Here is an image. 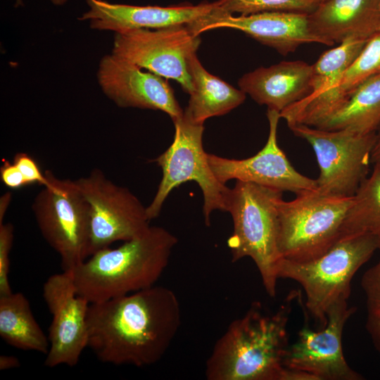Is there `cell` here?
Segmentation results:
<instances>
[{
  "mask_svg": "<svg viewBox=\"0 0 380 380\" xmlns=\"http://www.w3.org/2000/svg\"><path fill=\"white\" fill-rule=\"evenodd\" d=\"M180 324L181 308L176 294L155 285L90 303L88 347L104 363L151 365L165 355Z\"/></svg>",
  "mask_w": 380,
  "mask_h": 380,
  "instance_id": "1",
  "label": "cell"
},
{
  "mask_svg": "<svg viewBox=\"0 0 380 380\" xmlns=\"http://www.w3.org/2000/svg\"><path fill=\"white\" fill-rule=\"evenodd\" d=\"M291 306L267 314L259 303L234 320L205 363L208 380H289L283 360L288 348Z\"/></svg>",
  "mask_w": 380,
  "mask_h": 380,
  "instance_id": "2",
  "label": "cell"
},
{
  "mask_svg": "<svg viewBox=\"0 0 380 380\" xmlns=\"http://www.w3.org/2000/svg\"><path fill=\"white\" fill-rule=\"evenodd\" d=\"M177 241L165 228L150 226L118 248L96 251L70 271L77 293L94 303L155 286Z\"/></svg>",
  "mask_w": 380,
  "mask_h": 380,
  "instance_id": "3",
  "label": "cell"
},
{
  "mask_svg": "<svg viewBox=\"0 0 380 380\" xmlns=\"http://www.w3.org/2000/svg\"><path fill=\"white\" fill-rule=\"evenodd\" d=\"M283 191L236 180L229 189L226 212L233 232L227 240L232 262L245 257L255 262L267 293L274 297L282 257L278 247V203Z\"/></svg>",
  "mask_w": 380,
  "mask_h": 380,
  "instance_id": "4",
  "label": "cell"
},
{
  "mask_svg": "<svg viewBox=\"0 0 380 380\" xmlns=\"http://www.w3.org/2000/svg\"><path fill=\"white\" fill-rule=\"evenodd\" d=\"M379 248L380 240L369 234L341 236L315 259L296 262L283 258L279 278L300 284L306 296L307 310L322 328L327 322L329 308L341 299H348L353 277Z\"/></svg>",
  "mask_w": 380,
  "mask_h": 380,
  "instance_id": "5",
  "label": "cell"
},
{
  "mask_svg": "<svg viewBox=\"0 0 380 380\" xmlns=\"http://www.w3.org/2000/svg\"><path fill=\"white\" fill-rule=\"evenodd\" d=\"M353 196L308 191L278 203V247L284 259L305 262L327 252L340 238Z\"/></svg>",
  "mask_w": 380,
  "mask_h": 380,
  "instance_id": "6",
  "label": "cell"
},
{
  "mask_svg": "<svg viewBox=\"0 0 380 380\" xmlns=\"http://www.w3.org/2000/svg\"><path fill=\"white\" fill-rule=\"evenodd\" d=\"M174 140L170 147L154 160L160 167L162 179L146 213L149 220L156 218L173 189L188 181L196 182L203 196L205 222L215 210L226 211L230 188L221 183L208 164L203 146V125L192 122L184 114L173 121Z\"/></svg>",
  "mask_w": 380,
  "mask_h": 380,
  "instance_id": "7",
  "label": "cell"
},
{
  "mask_svg": "<svg viewBox=\"0 0 380 380\" xmlns=\"http://www.w3.org/2000/svg\"><path fill=\"white\" fill-rule=\"evenodd\" d=\"M53 187H44L32 204L39 231L60 255L63 271L89 257L90 208L75 180L58 178L46 170Z\"/></svg>",
  "mask_w": 380,
  "mask_h": 380,
  "instance_id": "8",
  "label": "cell"
},
{
  "mask_svg": "<svg viewBox=\"0 0 380 380\" xmlns=\"http://www.w3.org/2000/svg\"><path fill=\"white\" fill-rule=\"evenodd\" d=\"M287 125L313 148L319 169L317 191L329 196H353L367 177L376 132L325 130L297 122Z\"/></svg>",
  "mask_w": 380,
  "mask_h": 380,
  "instance_id": "9",
  "label": "cell"
},
{
  "mask_svg": "<svg viewBox=\"0 0 380 380\" xmlns=\"http://www.w3.org/2000/svg\"><path fill=\"white\" fill-rule=\"evenodd\" d=\"M75 180L90 208L89 256L115 241L134 239L151 226L146 207L101 170Z\"/></svg>",
  "mask_w": 380,
  "mask_h": 380,
  "instance_id": "10",
  "label": "cell"
},
{
  "mask_svg": "<svg viewBox=\"0 0 380 380\" xmlns=\"http://www.w3.org/2000/svg\"><path fill=\"white\" fill-rule=\"evenodd\" d=\"M201 44L188 25L138 29L115 33L112 53L165 79L178 82L190 94L193 85L188 59Z\"/></svg>",
  "mask_w": 380,
  "mask_h": 380,
  "instance_id": "11",
  "label": "cell"
},
{
  "mask_svg": "<svg viewBox=\"0 0 380 380\" xmlns=\"http://www.w3.org/2000/svg\"><path fill=\"white\" fill-rule=\"evenodd\" d=\"M42 296L52 316L44 365L74 367L88 347L90 303L77 293L70 271L50 276L43 285Z\"/></svg>",
  "mask_w": 380,
  "mask_h": 380,
  "instance_id": "12",
  "label": "cell"
},
{
  "mask_svg": "<svg viewBox=\"0 0 380 380\" xmlns=\"http://www.w3.org/2000/svg\"><path fill=\"white\" fill-rule=\"evenodd\" d=\"M341 299L327 314V322L319 331L305 325L296 341L288 346L284 366L308 373L316 380H361L363 376L347 363L342 348V334L348 319L356 311Z\"/></svg>",
  "mask_w": 380,
  "mask_h": 380,
  "instance_id": "13",
  "label": "cell"
},
{
  "mask_svg": "<svg viewBox=\"0 0 380 380\" xmlns=\"http://www.w3.org/2000/svg\"><path fill=\"white\" fill-rule=\"evenodd\" d=\"M269 135L264 147L245 159H231L207 154L208 164L215 177L222 184L231 179L255 183L281 191L298 195L317 191V180L298 172L277 143L280 113L267 109Z\"/></svg>",
  "mask_w": 380,
  "mask_h": 380,
  "instance_id": "14",
  "label": "cell"
},
{
  "mask_svg": "<svg viewBox=\"0 0 380 380\" xmlns=\"http://www.w3.org/2000/svg\"><path fill=\"white\" fill-rule=\"evenodd\" d=\"M111 53L100 61L97 72L99 84L105 95L118 106L158 110L172 121L184 110L174 91L164 77Z\"/></svg>",
  "mask_w": 380,
  "mask_h": 380,
  "instance_id": "15",
  "label": "cell"
},
{
  "mask_svg": "<svg viewBox=\"0 0 380 380\" xmlns=\"http://www.w3.org/2000/svg\"><path fill=\"white\" fill-rule=\"evenodd\" d=\"M188 26L196 36L216 28L238 30L284 56L304 44H322L310 30L308 14L302 13L274 11L234 16L213 11Z\"/></svg>",
  "mask_w": 380,
  "mask_h": 380,
  "instance_id": "16",
  "label": "cell"
},
{
  "mask_svg": "<svg viewBox=\"0 0 380 380\" xmlns=\"http://www.w3.org/2000/svg\"><path fill=\"white\" fill-rule=\"evenodd\" d=\"M86 2L89 9L80 20H89L92 29L115 33L190 25L208 15L215 8V2L167 7L111 4L103 0H86Z\"/></svg>",
  "mask_w": 380,
  "mask_h": 380,
  "instance_id": "17",
  "label": "cell"
},
{
  "mask_svg": "<svg viewBox=\"0 0 380 380\" xmlns=\"http://www.w3.org/2000/svg\"><path fill=\"white\" fill-rule=\"evenodd\" d=\"M380 74V32L371 37L339 79L329 89L315 96H306L281 113L286 122L314 127L364 82Z\"/></svg>",
  "mask_w": 380,
  "mask_h": 380,
  "instance_id": "18",
  "label": "cell"
},
{
  "mask_svg": "<svg viewBox=\"0 0 380 380\" xmlns=\"http://www.w3.org/2000/svg\"><path fill=\"white\" fill-rule=\"evenodd\" d=\"M310 32L322 44L369 39L380 32V0H327L308 14Z\"/></svg>",
  "mask_w": 380,
  "mask_h": 380,
  "instance_id": "19",
  "label": "cell"
},
{
  "mask_svg": "<svg viewBox=\"0 0 380 380\" xmlns=\"http://www.w3.org/2000/svg\"><path fill=\"white\" fill-rule=\"evenodd\" d=\"M312 76V65L282 61L243 75L238 85L258 104L281 113L311 93Z\"/></svg>",
  "mask_w": 380,
  "mask_h": 380,
  "instance_id": "20",
  "label": "cell"
},
{
  "mask_svg": "<svg viewBox=\"0 0 380 380\" xmlns=\"http://www.w3.org/2000/svg\"><path fill=\"white\" fill-rule=\"evenodd\" d=\"M193 91L184 114L192 122L203 125L212 117L230 112L246 99V94L208 72L193 53L188 59Z\"/></svg>",
  "mask_w": 380,
  "mask_h": 380,
  "instance_id": "21",
  "label": "cell"
},
{
  "mask_svg": "<svg viewBox=\"0 0 380 380\" xmlns=\"http://www.w3.org/2000/svg\"><path fill=\"white\" fill-rule=\"evenodd\" d=\"M380 125V74L360 84L336 108L314 127L347 129L359 134L376 132Z\"/></svg>",
  "mask_w": 380,
  "mask_h": 380,
  "instance_id": "22",
  "label": "cell"
},
{
  "mask_svg": "<svg viewBox=\"0 0 380 380\" xmlns=\"http://www.w3.org/2000/svg\"><path fill=\"white\" fill-rule=\"evenodd\" d=\"M0 336L7 344L20 350L45 355L49 350L48 337L21 292L0 296Z\"/></svg>",
  "mask_w": 380,
  "mask_h": 380,
  "instance_id": "23",
  "label": "cell"
},
{
  "mask_svg": "<svg viewBox=\"0 0 380 380\" xmlns=\"http://www.w3.org/2000/svg\"><path fill=\"white\" fill-rule=\"evenodd\" d=\"M369 234L380 240V165L360 184L343 220L341 236Z\"/></svg>",
  "mask_w": 380,
  "mask_h": 380,
  "instance_id": "24",
  "label": "cell"
},
{
  "mask_svg": "<svg viewBox=\"0 0 380 380\" xmlns=\"http://www.w3.org/2000/svg\"><path fill=\"white\" fill-rule=\"evenodd\" d=\"M369 39L351 38L323 53L312 65V91L315 96L331 87L353 63Z\"/></svg>",
  "mask_w": 380,
  "mask_h": 380,
  "instance_id": "25",
  "label": "cell"
},
{
  "mask_svg": "<svg viewBox=\"0 0 380 380\" xmlns=\"http://www.w3.org/2000/svg\"><path fill=\"white\" fill-rule=\"evenodd\" d=\"M215 11L248 15L262 12H293L310 14L318 5L308 0H218Z\"/></svg>",
  "mask_w": 380,
  "mask_h": 380,
  "instance_id": "26",
  "label": "cell"
},
{
  "mask_svg": "<svg viewBox=\"0 0 380 380\" xmlns=\"http://www.w3.org/2000/svg\"><path fill=\"white\" fill-rule=\"evenodd\" d=\"M14 238V227L10 223H0V296L12 293L9 283L10 253Z\"/></svg>",
  "mask_w": 380,
  "mask_h": 380,
  "instance_id": "27",
  "label": "cell"
},
{
  "mask_svg": "<svg viewBox=\"0 0 380 380\" xmlns=\"http://www.w3.org/2000/svg\"><path fill=\"white\" fill-rule=\"evenodd\" d=\"M361 286L366 296L367 316L380 315V257L379 261L364 273Z\"/></svg>",
  "mask_w": 380,
  "mask_h": 380,
  "instance_id": "28",
  "label": "cell"
},
{
  "mask_svg": "<svg viewBox=\"0 0 380 380\" xmlns=\"http://www.w3.org/2000/svg\"><path fill=\"white\" fill-rule=\"evenodd\" d=\"M13 162L20 169L28 185L37 183L44 187H53V183L41 172L34 160L27 153H16Z\"/></svg>",
  "mask_w": 380,
  "mask_h": 380,
  "instance_id": "29",
  "label": "cell"
},
{
  "mask_svg": "<svg viewBox=\"0 0 380 380\" xmlns=\"http://www.w3.org/2000/svg\"><path fill=\"white\" fill-rule=\"evenodd\" d=\"M2 182L10 189H19L28 185L18 166L13 162L4 160L0 167Z\"/></svg>",
  "mask_w": 380,
  "mask_h": 380,
  "instance_id": "30",
  "label": "cell"
},
{
  "mask_svg": "<svg viewBox=\"0 0 380 380\" xmlns=\"http://www.w3.org/2000/svg\"><path fill=\"white\" fill-rule=\"evenodd\" d=\"M366 329L370 335L376 350L380 354V315L367 316Z\"/></svg>",
  "mask_w": 380,
  "mask_h": 380,
  "instance_id": "31",
  "label": "cell"
},
{
  "mask_svg": "<svg viewBox=\"0 0 380 380\" xmlns=\"http://www.w3.org/2000/svg\"><path fill=\"white\" fill-rule=\"evenodd\" d=\"M20 365L19 360L13 355H0V370H6L19 367Z\"/></svg>",
  "mask_w": 380,
  "mask_h": 380,
  "instance_id": "32",
  "label": "cell"
},
{
  "mask_svg": "<svg viewBox=\"0 0 380 380\" xmlns=\"http://www.w3.org/2000/svg\"><path fill=\"white\" fill-rule=\"evenodd\" d=\"M371 163L380 165V125L376 132V141L371 154Z\"/></svg>",
  "mask_w": 380,
  "mask_h": 380,
  "instance_id": "33",
  "label": "cell"
},
{
  "mask_svg": "<svg viewBox=\"0 0 380 380\" xmlns=\"http://www.w3.org/2000/svg\"><path fill=\"white\" fill-rule=\"evenodd\" d=\"M11 200V193L10 191L6 192L1 196L0 198V223L4 222V215L8 208L9 203Z\"/></svg>",
  "mask_w": 380,
  "mask_h": 380,
  "instance_id": "34",
  "label": "cell"
},
{
  "mask_svg": "<svg viewBox=\"0 0 380 380\" xmlns=\"http://www.w3.org/2000/svg\"><path fill=\"white\" fill-rule=\"evenodd\" d=\"M67 0H51L52 3L56 5H62Z\"/></svg>",
  "mask_w": 380,
  "mask_h": 380,
  "instance_id": "35",
  "label": "cell"
},
{
  "mask_svg": "<svg viewBox=\"0 0 380 380\" xmlns=\"http://www.w3.org/2000/svg\"><path fill=\"white\" fill-rule=\"evenodd\" d=\"M308 1H310L313 4H315L317 5H319V4L327 1V0H308Z\"/></svg>",
  "mask_w": 380,
  "mask_h": 380,
  "instance_id": "36",
  "label": "cell"
},
{
  "mask_svg": "<svg viewBox=\"0 0 380 380\" xmlns=\"http://www.w3.org/2000/svg\"><path fill=\"white\" fill-rule=\"evenodd\" d=\"M17 5H21L22 4V0H15Z\"/></svg>",
  "mask_w": 380,
  "mask_h": 380,
  "instance_id": "37",
  "label": "cell"
}]
</instances>
